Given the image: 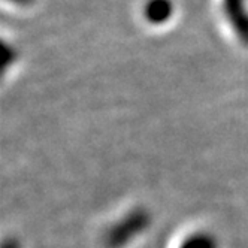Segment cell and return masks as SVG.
<instances>
[{
	"label": "cell",
	"mask_w": 248,
	"mask_h": 248,
	"mask_svg": "<svg viewBox=\"0 0 248 248\" xmlns=\"http://www.w3.org/2000/svg\"><path fill=\"white\" fill-rule=\"evenodd\" d=\"M221 11L236 39L248 48V5L247 0H221Z\"/></svg>",
	"instance_id": "1"
},
{
	"label": "cell",
	"mask_w": 248,
	"mask_h": 248,
	"mask_svg": "<svg viewBox=\"0 0 248 248\" xmlns=\"http://www.w3.org/2000/svg\"><path fill=\"white\" fill-rule=\"evenodd\" d=\"M175 11L173 0H145L142 15L150 26L162 27L173 18Z\"/></svg>",
	"instance_id": "2"
},
{
	"label": "cell",
	"mask_w": 248,
	"mask_h": 248,
	"mask_svg": "<svg viewBox=\"0 0 248 248\" xmlns=\"http://www.w3.org/2000/svg\"><path fill=\"white\" fill-rule=\"evenodd\" d=\"M16 60H18V51H16V48L6 39L0 38V79H2V77L8 70L12 69Z\"/></svg>",
	"instance_id": "3"
},
{
	"label": "cell",
	"mask_w": 248,
	"mask_h": 248,
	"mask_svg": "<svg viewBox=\"0 0 248 248\" xmlns=\"http://www.w3.org/2000/svg\"><path fill=\"white\" fill-rule=\"evenodd\" d=\"M5 3H9L12 6H16V8H30L36 0H2Z\"/></svg>",
	"instance_id": "4"
}]
</instances>
